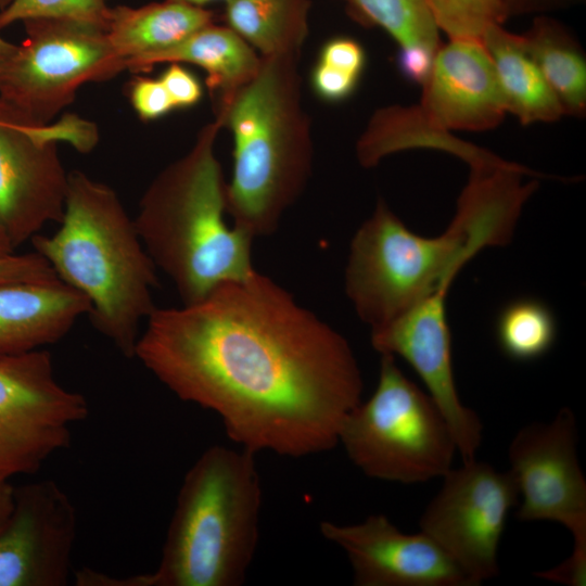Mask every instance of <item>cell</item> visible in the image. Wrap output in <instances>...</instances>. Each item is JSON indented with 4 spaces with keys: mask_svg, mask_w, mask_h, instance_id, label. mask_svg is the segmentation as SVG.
Instances as JSON below:
<instances>
[{
    "mask_svg": "<svg viewBox=\"0 0 586 586\" xmlns=\"http://www.w3.org/2000/svg\"><path fill=\"white\" fill-rule=\"evenodd\" d=\"M56 279L59 278L50 264L35 251L0 255V283Z\"/></svg>",
    "mask_w": 586,
    "mask_h": 586,
    "instance_id": "cell-29",
    "label": "cell"
},
{
    "mask_svg": "<svg viewBox=\"0 0 586 586\" xmlns=\"http://www.w3.org/2000/svg\"><path fill=\"white\" fill-rule=\"evenodd\" d=\"M25 40L0 64V100L34 125H48L87 82L126 71L105 29L74 20L22 22Z\"/></svg>",
    "mask_w": 586,
    "mask_h": 586,
    "instance_id": "cell-8",
    "label": "cell"
},
{
    "mask_svg": "<svg viewBox=\"0 0 586 586\" xmlns=\"http://www.w3.org/2000/svg\"><path fill=\"white\" fill-rule=\"evenodd\" d=\"M16 49V44L7 41L0 36V64Z\"/></svg>",
    "mask_w": 586,
    "mask_h": 586,
    "instance_id": "cell-37",
    "label": "cell"
},
{
    "mask_svg": "<svg viewBox=\"0 0 586 586\" xmlns=\"http://www.w3.org/2000/svg\"><path fill=\"white\" fill-rule=\"evenodd\" d=\"M90 309L87 296L60 279L0 283V357L61 341Z\"/></svg>",
    "mask_w": 586,
    "mask_h": 586,
    "instance_id": "cell-17",
    "label": "cell"
},
{
    "mask_svg": "<svg viewBox=\"0 0 586 586\" xmlns=\"http://www.w3.org/2000/svg\"><path fill=\"white\" fill-rule=\"evenodd\" d=\"M88 415L85 396L56 380L47 349L0 357V477L39 471Z\"/></svg>",
    "mask_w": 586,
    "mask_h": 586,
    "instance_id": "cell-10",
    "label": "cell"
},
{
    "mask_svg": "<svg viewBox=\"0 0 586 586\" xmlns=\"http://www.w3.org/2000/svg\"><path fill=\"white\" fill-rule=\"evenodd\" d=\"M58 230L30 242L58 278L89 300L98 332L133 358L140 327L156 308L157 268L117 193L84 171L68 173Z\"/></svg>",
    "mask_w": 586,
    "mask_h": 586,
    "instance_id": "cell-2",
    "label": "cell"
},
{
    "mask_svg": "<svg viewBox=\"0 0 586 586\" xmlns=\"http://www.w3.org/2000/svg\"><path fill=\"white\" fill-rule=\"evenodd\" d=\"M14 253V249L4 233L0 230V255Z\"/></svg>",
    "mask_w": 586,
    "mask_h": 586,
    "instance_id": "cell-38",
    "label": "cell"
},
{
    "mask_svg": "<svg viewBox=\"0 0 586 586\" xmlns=\"http://www.w3.org/2000/svg\"><path fill=\"white\" fill-rule=\"evenodd\" d=\"M519 489L508 472L476 459L462 461L443 476V485L419 520L461 569L472 586L499 573L498 546Z\"/></svg>",
    "mask_w": 586,
    "mask_h": 586,
    "instance_id": "cell-11",
    "label": "cell"
},
{
    "mask_svg": "<svg viewBox=\"0 0 586 586\" xmlns=\"http://www.w3.org/2000/svg\"><path fill=\"white\" fill-rule=\"evenodd\" d=\"M576 447V418L568 407L550 422H534L515 433L508 457L522 497L519 521L557 522L573 540L586 539V480Z\"/></svg>",
    "mask_w": 586,
    "mask_h": 586,
    "instance_id": "cell-12",
    "label": "cell"
},
{
    "mask_svg": "<svg viewBox=\"0 0 586 586\" xmlns=\"http://www.w3.org/2000/svg\"><path fill=\"white\" fill-rule=\"evenodd\" d=\"M483 249L475 233L455 218L441 235L422 237L379 200L351 241L346 296L360 320L379 329L429 295L448 291L458 271Z\"/></svg>",
    "mask_w": 586,
    "mask_h": 586,
    "instance_id": "cell-6",
    "label": "cell"
},
{
    "mask_svg": "<svg viewBox=\"0 0 586 586\" xmlns=\"http://www.w3.org/2000/svg\"><path fill=\"white\" fill-rule=\"evenodd\" d=\"M298 60V54L262 56L255 76L215 105L216 119L234 143L226 212L253 238L276 232L310 177L311 127Z\"/></svg>",
    "mask_w": 586,
    "mask_h": 586,
    "instance_id": "cell-4",
    "label": "cell"
},
{
    "mask_svg": "<svg viewBox=\"0 0 586 586\" xmlns=\"http://www.w3.org/2000/svg\"><path fill=\"white\" fill-rule=\"evenodd\" d=\"M173 1H178V2H182V3L195 5V7H204L206 3H209L215 0H173Z\"/></svg>",
    "mask_w": 586,
    "mask_h": 586,
    "instance_id": "cell-39",
    "label": "cell"
},
{
    "mask_svg": "<svg viewBox=\"0 0 586 586\" xmlns=\"http://www.w3.org/2000/svg\"><path fill=\"white\" fill-rule=\"evenodd\" d=\"M449 39H482L485 30L507 20L502 0H421Z\"/></svg>",
    "mask_w": 586,
    "mask_h": 586,
    "instance_id": "cell-26",
    "label": "cell"
},
{
    "mask_svg": "<svg viewBox=\"0 0 586 586\" xmlns=\"http://www.w3.org/2000/svg\"><path fill=\"white\" fill-rule=\"evenodd\" d=\"M133 358L254 454L329 451L364 388L347 340L257 270L196 302L156 307Z\"/></svg>",
    "mask_w": 586,
    "mask_h": 586,
    "instance_id": "cell-1",
    "label": "cell"
},
{
    "mask_svg": "<svg viewBox=\"0 0 586 586\" xmlns=\"http://www.w3.org/2000/svg\"><path fill=\"white\" fill-rule=\"evenodd\" d=\"M359 76L317 62L311 74V85L319 98L339 102L349 98L358 85Z\"/></svg>",
    "mask_w": 586,
    "mask_h": 586,
    "instance_id": "cell-30",
    "label": "cell"
},
{
    "mask_svg": "<svg viewBox=\"0 0 586 586\" xmlns=\"http://www.w3.org/2000/svg\"><path fill=\"white\" fill-rule=\"evenodd\" d=\"M482 41L493 62L507 112L522 125L555 122L564 115L520 35L495 24L485 30Z\"/></svg>",
    "mask_w": 586,
    "mask_h": 586,
    "instance_id": "cell-20",
    "label": "cell"
},
{
    "mask_svg": "<svg viewBox=\"0 0 586 586\" xmlns=\"http://www.w3.org/2000/svg\"><path fill=\"white\" fill-rule=\"evenodd\" d=\"M98 140L95 124L77 115L34 125L0 100V230L14 250L63 217L68 173L58 142L87 153Z\"/></svg>",
    "mask_w": 586,
    "mask_h": 586,
    "instance_id": "cell-9",
    "label": "cell"
},
{
    "mask_svg": "<svg viewBox=\"0 0 586 586\" xmlns=\"http://www.w3.org/2000/svg\"><path fill=\"white\" fill-rule=\"evenodd\" d=\"M129 98L133 110L143 120H153L175 110L162 81L138 76L131 81Z\"/></svg>",
    "mask_w": 586,
    "mask_h": 586,
    "instance_id": "cell-28",
    "label": "cell"
},
{
    "mask_svg": "<svg viewBox=\"0 0 586 586\" xmlns=\"http://www.w3.org/2000/svg\"><path fill=\"white\" fill-rule=\"evenodd\" d=\"M436 52L424 47L399 48L397 66L400 74L408 81L422 86L430 76Z\"/></svg>",
    "mask_w": 586,
    "mask_h": 586,
    "instance_id": "cell-34",
    "label": "cell"
},
{
    "mask_svg": "<svg viewBox=\"0 0 586 586\" xmlns=\"http://www.w3.org/2000/svg\"><path fill=\"white\" fill-rule=\"evenodd\" d=\"M158 79L167 90L175 110L191 107L202 98L200 81L181 63H169Z\"/></svg>",
    "mask_w": 586,
    "mask_h": 586,
    "instance_id": "cell-31",
    "label": "cell"
},
{
    "mask_svg": "<svg viewBox=\"0 0 586 586\" xmlns=\"http://www.w3.org/2000/svg\"><path fill=\"white\" fill-rule=\"evenodd\" d=\"M582 0H502L507 18L512 15L544 13L581 2Z\"/></svg>",
    "mask_w": 586,
    "mask_h": 586,
    "instance_id": "cell-35",
    "label": "cell"
},
{
    "mask_svg": "<svg viewBox=\"0 0 586 586\" xmlns=\"http://www.w3.org/2000/svg\"><path fill=\"white\" fill-rule=\"evenodd\" d=\"M262 56L228 26L212 23L165 50L127 63L142 73L160 63L194 64L207 74L206 86L215 105L228 100L257 73Z\"/></svg>",
    "mask_w": 586,
    "mask_h": 586,
    "instance_id": "cell-18",
    "label": "cell"
},
{
    "mask_svg": "<svg viewBox=\"0 0 586 586\" xmlns=\"http://www.w3.org/2000/svg\"><path fill=\"white\" fill-rule=\"evenodd\" d=\"M318 62L360 77L366 65V53L356 40L336 37L323 44Z\"/></svg>",
    "mask_w": 586,
    "mask_h": 586,
    "instance_id": "cell-32",
    "label": "cell"
},
{
    "mask_svg": "<svg viewBox=\"0 0 586 586\" xmlns=\"http://www.w3.org/2000/svg\"><path fill=\"white\" fill-rule=\"evenodd\" d=\"M15 486L8 479L0 477V531L9 520L14 508Z\"/></svg>",
    "mask_w": 586,
    "mask_h": 586,
    "instance_id": "cell-36",
    "label": "cell"
},
{
    "mask_svg": "<svg viewBox=\"0 0 586 586\" xmlns=\"http://www.w3.org/2000/svg\"><path fill=\"white\" fill-rule=\"evenodd\" d=\"M535 576L568 586L586 585V539L573 540L572 553L560 564Z\"/></svg>",
    "mask_w": 586,
    "mask_h": 586,
    "instance_id": "cell-33",
    "label": "cell"
},
{
    "mask_svg": "<svg viewBox=\"0 0 586 586\" xmlns=\"http://www.w3.org/2000/svg\"><path fill=\"white\" fill-rule=\"evenodd\" d=\"M556 337L555 316L542 301H511L497 317V343L512 360L531 361L544 356L553 346Z\"/></svg>",
    "mask_w": 586,
    "mask_h": 586,
    "instance_id": "cell-24",
    "label": "cell"
},
{
    "mask_svg": "<svg viewBox=\"0 0 586 586\" xmlns=\"http://www.w3.org/2000/svg\"><path fill=\"white\" fill-rule=\"evenodd\" d=\"M522 43L560 102L564 115L586 112V61L573 35L558 21L536 17Z\"/></svg>",
    "mask_w": 586,
    "mask_h": 586,
    "instance_id": "cell-22",
    "label": "cell"
},
{
    "mask_svg": "<svg viewBox=\"0 0 586 586\" xmlns=\"http://www.w3.org/2000/svg\"><path fill=\"white\" fill-rule=\"evenodd\" d=\"M109 0H13L0 10V30L29 18H68L103 29L110 11Z\"/></svg>",
    "mask_w": 586,
    "mask_h": 586,
    "instance_id": "cell-27",
    "label": "cell"
},
{
    "mask_svg": "<svg viewBox=\"0 0 586 586\" xmlns=\"http://www.w3.org/2000/svg\"><path fill=\"white\" fill-rule=\"evenodd\" d=\"M422 87L421 102L413 107L431 130H488L497 127L507 113L482 39L457 38L441 46Z\"/></svg>",
    "mask_w": 586,
    "mask_h": 586,
    "instance_id": "cell-16",
    "label": "cell"
},
{
    "mask_svg": "<svg viewBox=\"0 0 586 586\" xmlns=\"http://www.w3.org/2000/svg\"><path fill=\"white\" fill-rule=\"evenodd\" d=\"M339 444L367 476L404 484L443 477L457 451L436 403L387 354L373 394L347 415Z\"/></svg>",
    "mask_w": 586,
    "mask_h": 586,
    "instance_id": "cell-7",
    "label": "cell"
},
{
    "mask_svg": "<svg viewBox=\"0 0 586 586\" xmlns=\"http://www.w3.org/2000/svg\"><path fill=\"white\" fill-rule=\"evenodd\" d=\"M320 532L346 553L356 586H472L434 540L403 533L384 514L348 525L324 521Z\"/></svg>",
    "mask_w": 586,
    "mask_h": 586,
    "instance_id": "cell-15",
    "label": "cell"
},
{
    "mask_svg": "<svg viewBox=\"0 0 586 586\" xmlns=\"http://www.w3.org/2000/svg\"><path fill=\"white\" fill-rule=\"evenodd\" d=\"M255 454L214 445L186 473L155 571L144 586H239L258 543Z\"/></svg>",
    "mask_w": 586,
    "mask_h": 586,
    "instance_id": "cell-5",
    "label": "cell"
},
{
    "mask_svg": "<svg viewBox=\"0 0 586 586\" xmlns=\"http://www.w3.org/2000/svg\"><path fill=\"white\" fill-rule=\"evenodd\" d=\"M413 148H429L451 153L470 168L504 162L497 155L453 137L449 132L429 129L418 118L413 106L393 105L379 109L370 118L356 143L359 164L377 166L393 153Z\"/></svg>",
    "mask_w": 586,
    "mask_h": 586,
    "instance_id": "cell-21",
    "label": "cell"
},
{
    "mask_svg": "<svg viewBox=\"0 0 586 586\" xmlns=\"http://www.w3.org/2000/svg\"><path fill=\"white\" fill-rule=\"evenodd\" d=\"M446 294L447 290L437 291L371 330V345L381 355L399 356L413 368L446 418L462 461H469L480 448L483 424L457 392Z\"/></svg>",
    "mask_w": 586,
    "mask_h": 586,
    "instance_id": "cell-14",
    "label": "cell"
},
{
    "mask_svg": "<svg viewBox=\"0 0 586 586\" xmlns=\"http://www.w3.org/2000/svg\"><path fill=\"white\" fill-rule=\"evenodd\" d=\"M212 23L214 13L204 7L164 0L138 8H110L105 31L127 68L128 62L175 46Z\"/></svg>",
    "mask_w": 586,
    "mask_h": 586,
    "instance_id": "cell-19",
    "label": "cell"
},
{
    "mask_svg": "<svg viewBox=\"0 0 586 586\" xmlns=\"http://www.w3.org/2000/svg\"><path fill=\"white\" fill-rule=\"evenodd\" d=\"M227 26L260 56L298 54L308 34L309 0H226Z\"/></svg>",
    "mask_w": 586,
    "mask_h": 586,
    "instance_id": "cell-23",
    "label": "cell"
},
{
    "mask_svg": "<svg viewBox=\"0 0 586 586\" xmlns=\"http://www.w3.org/2000/svg\"><path fill=\"white\" fill-rule=\"evenodd\" d=\"M221 128L215 118L200 129L190 150L148 186L133 218L148 254L182 304L256 271L254 238L225 220L226 183L215 153Z\"/></svg>",
    "mask_w": 586,
    "mask_h": 586,
    "instance_id": "cell-3",
    "label": "cell"
},
{
    "mask_svg": "<svg viewBox=\"0 0 586 586\" xmlns=\"http://www.w3.org/2000/svg\"><path fill=\"white\" fill-rule=\"evenodd\" d=\"M355 17L384 29L399 48L440 49L438 28L421 0H346Z\"/></svg>",
    "mask_w": 586,
    "mask_h": 586,
    "instance_id": "cell-25",
    "label": "cell"
},
{
    "mask_svg": "<svg viewBox=\"0 0 586 586\" xmlns=\"http://www.w3.org/2000/svg\"><path fill=\"white\" fill-rule=\"evenodd\" d=\"M13 0H0V10L7 8Z\"/></svg>",
    "mask_w": 586,
    "mask_h": 586,
    "instance_id": "cell-40",
    "label": "cell"
},
{
    "mask_svg": "<svg viewBox=\"0 0 586 586\" xmlns=\"http://www.w3.org/2000/svg\"><path fill=\"white\" fill-rule=\"evenodd\" d=\"M77 511L53 480L15 487L0 531V586H64L72 575Z\"/></svg>",
    "mask_w": 586,
    "mask_h": 586,
    "instance_id": "cell-13",
    "label": "cell"
}]
</instances>
